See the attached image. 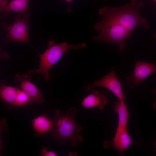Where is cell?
I'll return each instance as SVG.
<instances>
[{
	"label": "cell",
	"mask_w": 156,
	"mask_h": 156,
	"mask_svg": "<svg viewBox=\"0 0 156 156\" xmlns=\"http://www.w3.org/2000/svg\"><path fill=\"white\" fill-rule=\"evenodd\" d=\"M77 111L73 107L70 108L66 112L58 109L54 111V116L52 120L54 128L51 132L50 135L54 141H59L63 145L67 141H68L71 146L75 147L79 142L84 140L80 133L83 127L75 120Z\"/></svg>",
	"instance_id": "1"
},
{
	"label": "cell",
	"mask_w": 156,
	"mask_h": 156,
	"mask_svg": "<svg viewBox=\"0 0 156 156\" xmlns=\"http://www.w3.org/2000/svg\"><path fill=\"white\" fill-rule=\"evenodd\" d=\"M143 4L142 1L138 2L137 0H132L129 3L119 7L104 6L99 10V13L111 18L131 33L139 26L148 28L146 20L138 12Z\"/></svg>",
	"instance_id": "2"
},
{
	"label": "cell",
	"mask_w": 156,
	"mask_h": 156,
	"mask_svg": "<svg viewBox=\"0 0 156 156\" xmlns=\"http://www.w3.org/2000/svg\"><path fill=\"white\" fill-rule=\"evenodd\" d=\"M47 45L48 48L44 52L41 54H38L40 58L38 68L36 70H29L33 74L41 75L47 82L50 80V69L66 51L70 49L84 48L86 46L84 43L70 44L65 41L57 44L53 40L49 41Z\"/></svg>",
	"instance_id": "3"
},
{
	"label": "cell",
	"mask_w": 156,
	"mask_h": 156,
	"mask_svg": "<svg viewBox=\"0 0 156 156\" xmlns=\"http://www.w3.org/2000/svg\"><path fill=\"white\" fill-rule=\"evenodd\" d=\"M94 28L99 34L93 37L92 40L117 44L120 51L125 47V41L131 34L117 22L105 16H103L101 21L94 25Z\"/></svg>",
	"instance_id": "4"
},
{
	"label": "cell",
	"mask_w": 156,
	"mask_h": 156,
	"mask_svg": "<svg viewBox=\"0 0 156 156\" xmlns=\"http://www.w3.org/2000/svg\"><path fill=\"white\" fill-rule=\"evenodd\" d=\"M23 14L21 18L19 15L15 17L13 23L10 25L3 22L1 27L5 31L6 36L3 40L7 42L10 41L27 42L31 46L29 41V12ZM31 47L32 46H31Z\"/></svg>",
	"instance_id": "5"
},
{
	"label": "cell",
	"mask_w": 156,
	"mask_h": 156,
	"mask_svg": "<svg viewBox=\"0 0 156 156\" xmlns=\"http://www.w3.org/2000/svg\"><path fill=\"white\" fill-rule=\"evenodd\" d=\"M97 87L107 89L120 100L124 101L127 99L126 94L122 91L121 82L116 77L114 68L103 77L88 85L84 89L86 91L89 92Z\"/></svg>",
	"instance_id": "6"
},
{
	"label": "cell",
	"mask_w": 156,
	"mask_h": 156,
	"mask_svg": "<svg viewBox=\"0 0 156 156\" xmlns=\"http://www.w3.org/2000/svg\"><path fill=\"white\" fill-rule=\"evenodd\" d=\"M153 72L156 73V64L138 60L132 74L126 76L125 79L130 88L134 89Z\"/></svg>",
	"instance_id": "7"
},
{
	"label": "cell",
	"mask_w": 156,
	"mask_h": 156,
	"mask_svg": "<svg viewBox=\"0 0 156 156\" xmlns=\"http://www.w3.org/2000/svg\"><path fill=\"white\" fill-rule=\"evenodd\" d=\"M33 74L29 70L24 74H17L14 76L16 81L20 83L18 88L27 94L36 103H40L44 100V97L36 86L30 81Z\"/></svg>",
	"instance_id": "8"
},
{
	"label": "cell",
	"mask_w": 156,
	"mask_h": 156,
	"mask_svg": "<svg viewBox=\"0 0 156 156\" xmlns=\"http://www.w3.org/2000/svg\"><path fill=\"white\" fill-rule=\"evenodd\" d=\"M128 131L127 130L115 133L112 140H107L104 142V147L106 148L110 147L116 150L120 155H124L125 150L133 141Z\"/></svg>",
	"instance_id": "9"
},
{
	"label": "cell",
	"mask_w": 156,
	"mask_h": 156,
	"mask_svg": "<svg viewBox=\"0 0 156 156\" xmlns=\"http://www.w3.org/2000/svg\"><path fill=\"white\" fill-rule=\"evenodd\" d=\"M18 90V88L7 85L5 81L1 80L0 99L6 108L11 109L14 106L16 96Z\"/></svg>",
	"instance_id": "10"
},
{
	"label": "cell",
	"mask_w": 156,
	"mask_h": 156,
	"mask_svg": "<svg viewBox=\"0 0 156 156\" xmlns=\"http://www.w3.org/2000/svg\"><path fill=\"white\" fill-rule=\"evenodd\" d=\"M106 98L105 94H100L97 90H94L83 99L81 102V105L85 108L97 107L101 109L104 105L108 103Z\"/></svg>",
	"instance_id": "11"
},
{
	"label": "cell",
	"mask_w": 156,
	"mask_h": 156,
	"mask_svg": "<svg viewBox=\"0 0 156 156\" xmlns=\"http://www.w3.org/2000/svg\"><path fill=\"white\" fill-rule=\"evenodd\" d=\"M31 123L36 135L40 137H43L45 133L52 130L54 127L53 120L45 114L34 118Z\"/></svg>",
	"instance_id": "12"
},
{
	"label": "cell",
	"mask_w": 156,
	"mask_h": 156,
	"mask_svg": "<svg viewBox=\"0 0 156 156\" xmlns=\"http://www.w3.org/2000/svg\"><path fill=\"white\" fill-rule=\"evenodd\" d=\"M114 112L118 114V121L115 133L127 130V121L129 118L127 105L124 101L118 99L114 107Z\"/></svg>",
	"instance_id": "13"
},
{
	"label": "cell",
	"mask_w": 156,
	"mask_h": 156,
	"mask_svg": "<svg viewBox=\"0 0 156 156\" xmlns=\"http://www.w3.org/2000/svg\"><path fill=\"white\" fill-rule=\"evenodd\" d=\"M29 0H12L4 8L0 10L1 12L14 11L24 14L28 12V5Z\"/></svg>",
	"instance_id": "14"
},
{
	"label": "cell",
	"mask_w": 156,
	"mask_h": 156,
	"mask_svg": "<svg viewBox=\"0 0 156 156\" xmlns=\"http://www.w3.org/2000/svg\"><path fill=\"white\" fill-rule=\"evenodd\" d=\"M34 102L33 100L25 92L19 89L15 101L14 106L23 107L31 104Z\"/></svg>",
	"instance_id": "15"
},
{
	"label": "cell",
	"mask_w": 156,
	"mask_h": 156,
	"mask_svg": "<svg viewBox=\"0 0 156 156\" xmlns=\"http://www.w3.org/2000/svg\"><path fill=\"white\" fill-rule=\"evenodd\" d=\"M40 155L42 156H57V155L54 151L49 150L47 148L43 147L41 149Z\"/></svg>",
	"instance_id": "16"
},
{
	"label": "cell",
	"mask_w": 156,
	"mask_h": 156,
	"mask_svg": "<svg viewBox=\"0 0 156 156\" xmlns=\"http://www.w3.org/2000/svg\"><path fill=\"white\" fill-rule=\"evenodd\" d=\"M8 0H0V9L5 8L7 5Z\"/></svg>",
	"instance_id": "17"
},
{
	"label": "cell",
	"mask_w": 156,
	"mask_h": 156,
	"mask_svg": "<svg viewBox=\"0 0 156 156\" xmlns=\"http://www.w3.org/2000/svg\"><path fill=\"white\" fill-rule=\"evenodd\" d=\"M69 3L72 0H65Z\"/></svg>",
	"instance_id": "18"
},
{
	"label": "cell",
	"mask_w": 156,
	"mask_h": 156,
	"mask_svg": "<svg viewBox=\"0 0 156 156\" xmlns=\"http://www.w3.org/2000/svg\"><path fill=\"white\" fill-rule=\"evenodd\" d=\"M155 0V1H156V0Z\"/></svg>",
	"instance_id": "19"
}]
</instances>
